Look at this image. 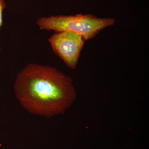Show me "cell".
I'll use <instances>...</instances> for the list:
<instances>
[{"mask_svg": "<svg viewBox=\"0 0 149 149\" xmlns=\"http://www.w3.org/2000/svg\"><path fill=\"white\" fill-rule=\"evenodd\" d=\"M14 89L24 109L46 118L64 114L77 98L72 78L54 67L34 63L19 72Z\"/></svg>", "mask_w": 149, "mask_h": 149, "instance_id": "6da1fadb", "label": "cell"}, {"mask_svg": "<svg viewBox=\"0 0 149 149\" xmlns=\"http://www.w3.org/2000/svg\"><path fill=\"white\" fill-rule=\"evenodd\" d=\"M113 18H100L91 14L57 15L41 17L37 24L40 29L55 33L72 32L83 36L85 41L92 39L102 29L114 25Z\"/></svg>", "mask_w": 149, "mask_h": 149, "instance_id": "7a4b0ae2", "label": "cell"}, {"mask_svg": "<svg viewBox=\"0 0 149 149\" xmlns=\"http://www.w3.org/2000/svg\"><path fill=\"white\" fill-rule=\"evenodd\" d=\"M48 40L55 53L68 68L75 69L85 44L83 36L72 32H57Z\"/></svg>", "mask_w": 149, "mask_h": 149, "instance_id": "3957f363", "label": "cell"}, {"mask_svg": "<svg viewBox=\"0 0 149 149\" xmlns=\"http://www.w3.org/2000/svg\"><path fill=\"white\" fill-rule=\"evenodd\" d=\"M6 8V5L4 0H0V28L3 25V11ZM1 48L0 47V54Z\"/></svg>", "mask_w": 149, "mask_h": 149, "instance_id": "277c9868", "label": "cell"}]
</instances>
